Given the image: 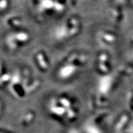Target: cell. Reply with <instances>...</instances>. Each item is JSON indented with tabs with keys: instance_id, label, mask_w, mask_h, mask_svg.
Returning a JSON list of instances; mask_svg holds the SVG:
<instances>
[{
	"instance_id": "cell-1",
	"label": "cell",
	"mask_w": 133,
	"mask_h": 133,
	"mask_svg": "<svg viewBox=\"0 0 133 133\" xmlns=\"http://www.w3.org/2000/svg\"><path fill=\"white\" fill-rule=\"evenodd\" d=\"M132 1H133V0H132Z\"/></svg>"
},
{
	"instance_id": "cell-2",
	"label": "cell",
	"mask_w": 133,
	"mask_h": 133,
	"mask_svg": "<svg viewBox=\"0 0 133 133\" xmlns=\"http://www.w3.org/2000/svg\"><path fill=\"white\" fill-rule=\"evenodd\" d=\"M132 54H133V53H132Z\"/></svg>"
}]
</instances>
